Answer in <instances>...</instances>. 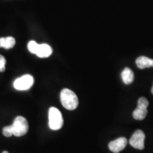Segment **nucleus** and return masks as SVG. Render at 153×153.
I'll use <instances>...</instances> for the list:
<instances>
[{
  "mask_svg": "<svg viewBox=\"0 0 153 153\" xmlns=\"http://www.w3.org/2000/svg\"><path fill=\"white\" fill-rule=\"evenodd\" d=\"M28 131V123L27 120L23 116H17L11 126L3 128L2 133L4 136L9 137L11 135L21 137L26 135Z\"/></svg>",
  "mask_w": 153,
  "mask_h": 153,
  "instance_id": "nucleus-1",
  "label": "nucleus"
},
{
  "mask_svg": "<svg viewBox=\"0 0 153 153\" xmlns=\"http://www.w3.org/2000/svg\"><path fill=\"white\" fill-rule=\"evenodd\" d=\"M60 100L64 108L70 111L76 109L79 104L77 96L69 89H63L61 91Z\"/></svg>",
  "mask_w": 153,
  "mask_h": 153,
  "instance_id": "nucleus-2",
  "label": "nucleus"
},
{
  "mask_svg": "<svg viewBox=\"0 0 153 153\" xmlns=\"http://www.w3.org/2000/svg\"><path fill=\"white\" fill-rule=\"evenodd\" d=\"M49 127L53 131L60 130L63 126V118L61 112L55 107L50 108L48 111Z\"/></svg>",
  "mask_w": 153,
  "mask_h": 153,
  "instance_id": "nucleus-3",
  "label": "nucleus"
},
{
  "mask_svg": "<svg viewBox=\"0 0 153 153\" xmlns=\"http://www.w3.org/2000/svg\"><path fill=\"white\" fill-rule=\"evenodd\" d=\"M149 102L145 97H140L137 101V107L134 110L133 116L135 120H142L146 117L148 114V106Z\"/></svg>",
  "mask_w": 153,
  "mask_h": 153,
  "instance_id": "nucleus-4",
  "label": "nucleus"
},
{
  "mask_svg": "<svg viewBox=\"0 0 153 153\" xmlns=\"http://www.w3.org/2000/svg\"><path fill=\"white\" fill-rule=\"evenodd\" d=\"M34 84V79L30 74H25L15 80L14 87L19 91H25L29 89Z\"/></svg>",
  "mask_w": 153,
  "mask_h": 153,
  "instance_id": "nucleus-5",
  "label": "nucleus"
},
{
  "mask_svg": "<svg viewBox=\"0 0 153 153\" xmlns=\"http://www.w3.org/2000/svg\"><path fill=\"white\" fill-rule=\"evenodd\" d=\"M145 135L144 132L141 130H137L134 132L130 139V144L133 148L142 150L145 148Z\"/></svg>",
  "mask_w": 153,
  "mask_h": 153,
  "instance_id": "nucleus-6",
  "label": "nucleus"
},
{
  "mask_svg": "<svg viewBox=\"0 0 153 153\" xmlns=\"http://www.w3.org/2000/svg\"><path fill=\"white\" fill-rule=\"evenodd\" d=\"M128 140L126 137H120L118 138L111 141L108 143V148L114 153H119L122 151L127 145Z\"/></svg>",
  "mask_w": 153,
  "mask_h": 153,
  "instance_id": "nucleus-7",
  "label": "nucleus"
},
{
  "mask_svg": "<svg viewBox=\"0 0 153 153\" xmlns=\"http://www.w3.org/2000/svg\"><path fill=\"white\" fill-rule=\"evenodd\" d=\"M53 50L52 48L48 44H38L37 49H36L35 54L38 57L41 58L48 57L50 55H52Z\"/></svg>",
  "mask_w": 153,
  "mask_h": 153,
  "instance_id": "nucleus-8",
  "label": "nucleus"
},
{
  "mask_svg": "<svg viewBox=\"0 0 153 153\" xmlns=\"http://www.w3.org/2000/svg\"><path fill=\"white\" fill-rule=\"evenodd\" d=\"M136 65L140 69L153 68V60L145 56H140L136 59Z\"/></svg>",
  "mask_w": 153,
  "mask_h": 153,
  "instance_id": "nucleus-9",
  "label": "nucleus"
},
{
  "mask_svg": "<svg viewBox=\"0 0 153 153\" xmlns=\"http://www.w3.org/2000/svg\"><path fill=\"white\" fill-rule=\"evenodd\" d=\"M121 78L124 84L130 85L134 80L133 72L130 68H126L121 72Z\"/></svg>",
  "mask_w": 153,
  "mask_h": 153,
  "instance_id": "nucleus-10",
  "label": "nucleus"
},
{
  "mask_svg": "<svg viewBox=\"0 0 153 153\" xmlns=\"http://www.w3.org/2000/svg\"><path fill=\"white\" fill-rule=\"evenodd\" d=\"M16 40L14 37H4L0 38V48L5 49H11L15 45Z\"/></svg>",
  "mask_w": 153,
  "mask_h": 153,
  "instance_id": "nucleus-11",
  "label": "nucleus"
},
{
  "mask_svg": "<svg viewBox=\"0 0 153 153\" xmlns=\"http://www.w3.org/2000/svg\"><path fill=\"white\" fill-rule=\"evenodd\" d=\"M38 44L34 41H30L28 44V49L30 51V53L35 54L36 49H37Z\"/></svg>",
  "mask_w": 153,
  "mask_h": 153,
  "instance_id": "nucleus-12",
  "label": "nucleus"
},
{
  "mask_svg": "<svg viewBox=\"0 0 153 153\" xmlns=\"http://www.w3.org/2000/svg\"><path fill=\"white\" fill-rule=\"evenodd\" d=\"M6 62H7V61H6L5 57L3 55H0V72H1L5 71Z\"/></svg>",
  "mask_w": 153,
  "mask_h": 153,
  "instance_id": "nucleus-13",
  "label": "nucleus"
},
{
  "mask_svg": "<svg viewBox=\"0 0 153 153\" xmlns=\"http://www.w3.org/2000/svg\"><path fill=\"white\" fill-rule=\"evenodd\" d=\"M151 92H152V94H153V86H152V89H151Z\"/></svg>",
  "mask_w": 153,
  "mask_h": 153,
  "instance_id": "nucleus-14",
  "label": "nucleus"
},
{
  "mask_svg": "<svg viewBox=\"0 0 153 153\" xmlns=\"http://www.w3.org/2000/svg\"><path fill=\"white\" fill-rule=\"evenodd\" d=\"M2 153H9V152H7V151H4V152H3Z\"/></svg>",
  "mask_w": 153,
  "mask_h": 153,
  "instance_id": "nucleus-15",
  "label": "nucleus"
}]
</instances>
